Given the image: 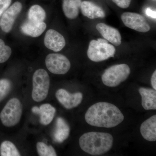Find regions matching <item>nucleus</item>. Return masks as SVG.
<instances>
[{
  "label": "nucleus",
  "mask_w": 156,
  "mask_h": 156,
  "mask_svg": "<svg viewBox=\"0 0 156 156\" xmlns=\"http://www.w3.org/2000/svg\"><path fill=\"white\" fill-rule=\"evenodd\" d=\"M85 118L90 126L105 128L116 127L124 119L119 109L114 105L105 102H98L90 106Z\"/></svg>",
  "instance_id": "obj_1"
},
{
  "label": "nucleus",
  "mask_w": 156,
  "mask_h": 156,
  "mask_svg": "<svg viewBox=\"0 0 156 156\" xmlns=\"http://www.w3.org/2000/svg\"><path fill=\"white\" fill-rule=\"evenodd\" d=\"M113 137L107 133L90 132L85 133L80 137V147L85 152L92 155L103 154L112 147Z\"/></svg>",
  "instance_id": "obj_2"
},
{
  "label": "nucleus",
  "mask_w": 156,
  "mask_h": 156,
  "mask_svg": "<svg viewBox=\"0 0 156 156\" xmlns=\"http://www.w3.org/2000/svg\"><path fill=\"white\" fill-rule=\"evenodd\" d=\"M32 83L33 99L36 102L45 100L48 95L50 87V79L48 73L42 69L37 70L33 76Z\"/></svg>",
  "instance_id": "obj_3"
},
{
  "label": "nucleus",
  "mask_w": 156,
  "mask_h": 156,
  "mask_svg": "<svg viewBox=\"0 0 156 156\" xmlns=\"http://www.w3.org/2000/svg\"><path fill=\"white\" fill-rule=\"evenodd\" d=\"M22 111V105L20 101L17 98H11L0 113L1 122L7 127L16 126L20 121Z\"/></svg>",
  "instance_id": "obj_4"
},
{
  "label": "nucleus",
  "mask_w": 156,
  "mask_h": 156,
  "mask_svg": "<svg viewBox=\"0 0 156 156\" xmlns=\"http://www.w3.org/2000/svg\"><path fill=\"white\" fill-rule=\"evenodd\" d=\"M130 73L131 70L128 65H115L105 70L101 76V80L107 87H116L127 80Z\"/></svg>",
  "instance_id": "obj_5"
},
{
  "label": "nucleus",
  "mask_w": 156,
  "mask_h": 156,
  "mask_svg": "<svg viewBox=\"0 0 156 156\" xmlns=\"http://www.w3.org/2000/svg\"><path fill=\"white\" fill-rule=\"evenodd\" d=\"M115 52V48L113 45L93 40L89 43L87 55L92 61L99 62L113 57Z\"/></svg>",
  "instance_id": "obj_6"
},
{
  "label": "nucleus",
  "mask_w": 156,
  "mask_h": 156,
  "mask_svg": "<svg viewBox=\"0 0 156 156\" xmlns=\"http://www.w3.org/2000/svg\"><path fill=\"white\" fill-rule=\"evenodd\" d=\"M45 63L48 70L54 74H65L71 67L68 58L64 55L58 53L48 54L45 59Z\"/></svg>",
  "instance_id": "obj_7"
},
{
  "label": "nucleus",
  "mask_w": 156,
  "mask_h": 156,
  "mask_svg": "<svg viewBox=\"0 0 156 156\" xmlns=\"http://www.w3.org/2000/svg\"><path fill=\"white\" fill-rule=\"evenodd\" d=\"M122 21L128 28L140 32L145 33L151 29L146 19L141 14L132 12H125L121 16Z\"/></svg>",
  "instance_id": "obj_8"
},
{
  "label": "nucleus",
  "mask_w": 156,
  "mask_h": 156,
  "mask_svg": "<svg viewBox=\"0 0 156 156\" xmlns=\"http://www.w3.org/2000/svg\"><path fill=\"white\" fill-rule=\"evenodd\" d=\"M22 9V4L16 2L3 13L0 19V27L3 32L9 33L11 31Z\"/></svg>",
  "instance_id": "obj_9"
},
{
  "label": "nucleus",
  "mask_w": 156,
  "mask_h": 156,
  "mask_svg": "<svg viewBox=\"0 0 156 156\" xmlns=\"http://www.w3.org/2000/svg\"><path fill=\"white\" fill-rule=\"evenodd\" d=\"M56 97L65 108L67 109L74 108L82 102L83 95L81 92L70 93L64 89H58L56 92Z\"/></svg>",
  "instance_id": "obj_10"
},
{
  "label": "nucleus",
  "mask_w": 156,
  "mask_h": 156,
  "mask_svg": "<svg viewBox=\"0 0 156 156\" xmlns=\"http://www.w3.org/2000/svg\"><path fill=\"white\" fill-rule=\"evenodd\" d=\"M44 43L49 50L57 52L61 51L66 45L64 37L58 32L53 29L49 30L45 34Z\"/></svg>",
  "instance_id": "obj_11"
},
{
  "label": "nucleus",
  "mask_w": 156,
  "mask_h": 156,
  "mask_svg": "<svg viewBox=\"0 0 156 156\" xmlns=\"http://www.w3.org/2000/svg\"><path fill=\"white\" fill-rule=\"evenodd\" d=\"M98 31L105 40L115 46H119L122 43V37L116 29L107 25L105 23H99L96 25Z\"/></svg>",
  "instance_id": "obj_12"
},
{
  "label": "nucleus",
  "mask_w": 156,
  "mask_h": 156,
  "mask_svg": "<svg viewBox=\"0 0 156 156\" xmlns=\"http://www.w3.org/2000/svg\"><path fill=\"white\" fill-rule=\"evenodd\" d=\"M34 114L40 115V123L44 126H47L53 121L56 112V109L50 104H44L40 107L35 106L32 108Z\"/></svg>",
  "instance_id": "obj_13"
},
{
  "label": "nucleus",
  "mask_w": 156,
  "mask_h": 156,
  "mask_svg": "<svg viewBox=\"0 0 156 156\" xmlns=\"http://www.w3.org/2000/svg\"><path fill=\"white\" fill-rule=\"evenodd\" d=\"M80 9L83 15L90 19L104 18L105 17V13L103 9L89 1L82 2Z\"/></svg>",
  "instance_id": "obj_14"
},
{
  "label": "nucleus",
  "mask_w": 156,
  "mask_h": 156,
  "mask_svg": "<svg viewBox=\"0 0 156 156\" xmlns=\"http://www.w3.org/2000/svg\"><path fill=\"white\" fill-rule=\"evenodd\" d=\"M70 128L66 120L62 117L57 118L56 128L53 132V139L58 143H62L68 138Z\"/></svg>",
  "instance_id": "obj_15"
},
{
  "label": "nucleus",
  "mask_w": 156,
  "mask_h": 156,
  "mask_svg": "<svg viewBox=\"0 0 156 156\" xmlns=\"http://www.w3.org/2000/svg\"><path fill=\"white\" fill-rule=\"evenodd\" d=\"M47 28V25L44 22H34L28 21L23 23L20 27L21 31L24 34L37 37L41 36Z\"/></svg>",
  "instance_id": "obj_16"
},
{
  "label": "nucleus",
  "mask_w": 156,
  "mask_h": 156,
  "mask_svg": "<svg viewBox=\"0 0 156 156\" xmlns=\"http://www.w3.org/2000/svg\"><path fill=\"white\" fill-rule=\"evenodd\" d=\"M144 138L149 141L156 140V115L152 116L144 121L140 127Z\"/></svg>",
  "instance_id": "obj_17"
},
{
  "label": "nucleus",
  "mask_w": 156,
  "mask_h": 156,
  "mask_svg": "<svg viewBox=\"0 0 156 156\" xmlns=\"http://www.w3.org/2000/svg\"><path fill=\"white\" fill-rule=\"evenodd\" d=\"M139 92L141 95V104L143 108L146 110H156V90L141 87L140 88Z\"/></svg>",
  "instance_id": "obj_18"
},
{
  "label": "nucleus",
  "mask_w": 156,
  "mask_h": 156,
  "mask_svg": "<svg viewBox=\"0 0 156 156\" xmlns=\"http://www.w3.org/2000/svg\"><path fill=\"white\" fill-rule=\"evenodd\" d=\"M82 2V0H63L62 10L66 17L69 19L76 18Z\"/></svg>",
  "instance_id": "obj_19"
},
{
  "label": "nucleus",
  "mask_w": 156,
  "mask_h": 156,
  "mask_svg": "<svg viewBox=\"0 0 156 156\" xmlns=\"http://www.w3.org/2000/svg\"><path fill=\"white\" fill-rule=\"evenodd\" d=\"M46 17V13L43 8L39 5L31 6L28 12V20L34 22H43Z\"/></svg>",
  "instance_id": "obj_20"
},
{
  "label": "nucleus",
  "mask_w": 156,
  "mask_h": 156,
  "mask_svg": "<svg viewBox=\"0 0 156 156\" xmlns=\"http://www.w3.org/2000/svg\"><path fill=\"white\" fill-rule=\"evenodd\" d=\"M1 156H20L19 151L13 143L9 140L3 141L0 146Z\"/></svg>",
  "instance_id": "obj_21"
},
{
  "label": "nucleus",
  "mask_w": 156,
  "mask_h": 156,
  "mask_svg": "<svg viewBox=\"0 0 156 156\" xmlns=\"http://www.w3.org/2000/svg\"><path fill=\"white\" fill-rule=\"evenodd\" d=\"M37 150L40 156H56L57 154L53 146H48L44 143L38 142L37 144Z\"/></svg>",
  "instance_id": "obj_22"
},
{
  "label": "nucleus",
  "mask_w": 156,
  "mask_h": 156,
  "mask_svg": "<svg viewBox=\"0 0 156 156\" xmlns=\"http://www.w3.org/2000/svg\"><path fill=\"white\" fill-rule=\"evenodd\" d=\"M12 88L11 81L7 79L0 80V102L9 94Z\"/></svg>",
  "instance_id": "obj_23"
},
{
  "label": "nucleus",
  "mask_w": 156,
  "mask_h": 156,
  "mask_svg": "<svg viewBox=\"0 0 156 156\" xmlns=\"http://www.w3.org/2000/svg\"><path fill=\"white\" fill-rule=\"evenodd\" d=\"M12 53L11 48L6 45L3 40L0 39V63H4L10 58Z\"/></svg>",
  "instance_id": "obj_24"
},
{
  "label": "nucleus",
  "mask_w": 156,
  "mask_h": 156,
  "mask_svg": "<svg viewBox=\"0 0 156 156\" xmlns=\"http://www.w3.org/2000/svg\"><path fill=\"white\" fill-rule=\"evenodd\" d=\"M12 0H0V17L9 8Z\"/></svg>",
  "instance_id": "obj_25"
},
{
  "label": "nucleus",
  "mask_w": 156,
  "mask_h": 156,
  "mask_svg": "<svg viewBox=\"0 0 156 156\" xmlns=\"http://www.w3.org/2000/svg\"><path fill=\"white\" fill-rule=\"evenodd\" d=\"M117 6L122 9H127L131 4V0H112Z\"/></svg>",
  "instance_id": "obj_26"
},
{
  "label": "nucleus",
  "mask_w": 156,
  "mask_h": 156,
  "mask_svg": "<svg viewBox=\"0 0 156 156\" xmlns=\"http://www.w3.org/2000/svg\"><path fill=\"white\" fill-rule=\"evenodd\" d=\"M146 14L149 17H151L153 19H156V11H153L150 8H147L146 10Z\"/></svg>",
  "instance_id": "obj_27"
},
{
  "label": "nucleus",
  "mask_w": 156,
  "mask_h": 156,
  "mask_svg": "<svg viewBox=\"0 0 156 156\" xmlns=\"http://www.w3.org/2000/svg\"><path fill=\"white\" fill-rule=\"evenodd\" d=\"M151 83L154 89L156 90V71L154 72L151 78Z\"/></svg>",
  "instance_id": "obj_28"
},
{
  "label": "nucleus",
  "mask_w": 156,
  "mask_h": 156,
  "mask_svg": "<svg viewBox=\"0 0 156 156\" xmlns=\"http://www.w3.org/2000/svg\"><path fill=\"white\" fill-rule=\"evenodd\" d=\"M97 41H98L100 42V43H108V41L106 40H105V39L99 38L98 39Z\"/></svg>",
  "instance_id": "obj_29"
}]
</instances>
